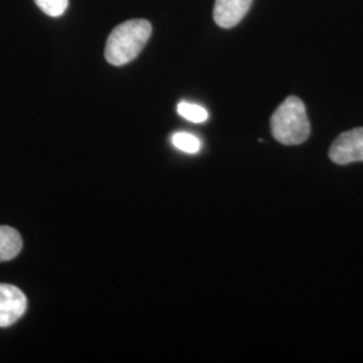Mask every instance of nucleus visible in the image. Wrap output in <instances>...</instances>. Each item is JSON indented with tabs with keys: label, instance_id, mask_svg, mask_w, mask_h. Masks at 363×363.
I'll use <instances>...</instances> for the list:
<instances>
[{
	"label": "nucleus",
	"instance_id": "f257e3e1",
	"mask_svg": "<svg viewBox=\"0 0 363 363\" xmlns=\"http://www.w3.org/2000/svg\"><path fill=\"white\" fill-rule=\"evenodd\" d=\"M152 26L145 19H130L118 25L109 34L105 45V60L113 66L133 61L151 38Z\"/></svg>",
	"mask_w": 363,
	"mask_h": 363
},
{
	"label": "nucleus",
	"instance_id": "f03ea898",
	"mask_svg": "<svg viewBox=\"0 0 363 363\" xmlns=\"http://www.w3.org/2000/svg\"><path fill=\"white\" fill-rule=\"evenodd\" d=\"M271 130L273 138L279 143L284 145L304 143L311 133L304 103L296 96L286 97L271 117Z\"/></svg>",
	"mask_w": 363,
	"mask_h": 363
},
{
	"label": "nucleus",
	"instance_id": "7ed1b4c3",
	"mask_svg": "<svg viewBox=\"0 0 363 363\" xmlns=\"http://www.w3.org/2000/svg\"><path fill=\"white\" fill-rule=\"evenodd\" d=\"M330 159L337 164L363 162V128L343 132L330 148Z\"/></svg>",
	"mask_w": 363,
	"mask_h": 363
},
{
	"label": "nucleus",
	"instance_id": "20e7f679",
	"mask_svg": "<svg viewBox=\"0 0 363 363\" xmlns=\"http://www.w3.org/2000/svg\"><path fill=\"white\" fill-rule=\"evenodd\" d=\"M25 294L11 284H0V327L16 323L26 312Z\"/></svg>",
	"mask_w": 363,
	"mask_h": 363
},
{
	"label": "nucleus",
	"instance_id": "39448f33",
	"mask_svg": "<svg viewBox=\"0 0 363 363\" xmlns=\"http://www.w3.org/2000/svg\"><path fill=\"white\" fill-rule=\"evenodd\" d=\"M253 0H216L214 21L222 28L238 25L247 15Z\"/></svg>",
	"mask_w": 363,
	"mask_h": 363
},
{
	"label": "nucleus",
	"instance_id": "423d86ee",
	"mask_svg": "<svg viewBox=\"0 0 363 363\" xmlns=\"http://www.w3.org/2000/svg\"><path fill=\"white\" fill-rule=\"evenodd\" d=\"M23 247L19 232L11 226H0V262L15 259Z\"/></svg>",
	"mask_w": 363,
	"mask_h": 363
},
{
	"label": "nucleus",
	"instance_id": "0eeeda50",
	"mask_svg": "<svg viewBox=\"0 0 363 363\" xmlns=\"http://www.w3.org/2000/svg\"><path fill=\"white\" fill-rule=\"evenodd\" d=\"M172 144L174 147L187 154H196L201 150L199 139L187 132H177L172 136Z\"/></svg>",
	"mask_w": 363,
	"mask_h": 363
},
{
	"label": "nucleus",
	"instance_id": "6e6552de",
	"mask_svg": "<svg viewBox=\"0 0 363 363\" xmlns=\"http://www.w3.org/2000/svg\"><path fill=\"white\" fill-rule=\"evenodd\" d=\"M178 113L183 118L193 123H203L208 120V111L198 104H191L187 101H182L178 104Z\"/></svg>",
	"mask_w": 363,
	"mask_h": 363
},
{
	"label": "nucleus",
	"instance_id": "1a4fd4ad",
	"mask_svg": "<svg viewBox=\"0 0 363 363\" xmlns=\"http://www.w3.org/2000/svg\"><path fill=\"white\" fill-rule=\"evenodd\" d=\"M37 3L40 11L49 16H61L65 13L69 4V0H34Z\"/></svg>",
	"mask_w": 363,
	"mask_h": 363
}]
</instances>
